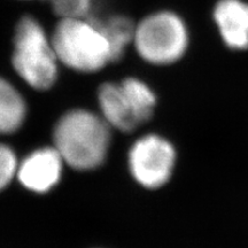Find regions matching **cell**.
Instances as JSON below:
<instances>
[{
    "mask_svg": "<svg viewBox=\"0 0 248 248\" xmlns=\"http://www.w3.org/2000/svg\"><path fill=\"white\" fill-rule=\"evenodd\" d=\"M53 142L67 166L90 171L106 160L110 146V125L104 117L88 109H71L55 124Z\"/></svg>",
    "mask_w": 248,
    "mask_h": 248,
    "instance_id": "cell-1",
    "label": "cell"
},
{
    "mask_svg": "<svg viewBox=\"0 0 248 248\" xmlns=\"http://www.w3.org/2000/svg\"><path fill=\"white\" fill-rule=\"evenodd\" d=\"M51 39L59 62L78 73H95L113 63L106 37L90 17L60 18Z\"/></svg>",
    "mask_w": 248,
    "mask_h": 248,
    "instance_id": "cell-2",
    "label": "cell"
},
{
    "mask_svg": "<svg viewBox=\"0 0 248 248\" xmlns=\"http://www.w3.org/2000/svg\"><path fill=\"white\" fill-rule=\"evenodd\" d=\"M12 64L28 85L46 91L55 84L59 60L51 37L35 17H21L14 31Z\"/></svg>",
    "mask_w": 248,
    "mask_h": 248,
    "instance_id": "cell-3",
    "label": "cell"
},
{
    "mask_svg": "<svg viewBox=\"0 0 248 248\" xmlns=\"http://www.w3.org/2000/svg\"><path fill=\"white\" fill-rule=\"evenodd\" d=\"M101 116L110 128L130 133L154 115L157 98L150 85L136 77L122 82H106L98 90Z\"/></svg>",
    "mask_w": 248,
    "mask_h": 248,
    "instance_id": "cell-4",
    "label": "cell"
},
{
    "mask_svg": "<svg viewBox=\"0 0 248 248\" xmlns=\"http://www.w3.org/2000/svg\"><path fill=\"white\" fill-rule=\"evenodd\" d=\"M132 44L147 63L168 66L184 57L188 47L187 28L175 13L157 12L136 26Z\"/></svg>",
    "mask_w": 248,
    "mask_h": 248,
    "instance_id": "cell-5",
    "label": "cell"
},
{
    "mask_svg": "<svg viewBox=\"0 0 248 248\" xmlns=\"http://www.w3.org/2000/svg\"><path fill=\"white\" fill-rule=\"evenodd\" d=\"M129 170L139 185L159 190L171 179L177 162L172 142L157 133L141 136L129 151Z\"/></svg>",
    "mask_w": 248,
    "mask_h": 248,
    "instance_id": "cell-6",
    "label": "cell"
},
{
    "mask_svg": "<svg viewBox=\"0 0 248 248\" xmlns=\"http://www.w3.org/2000/svg\"><path fill=\"white\" fill-rule=\"evenodd\" d=\"M63 164V159L54 146L38 148L18 163L16 177L28 191L47 193L60 182Z\"/></svg>",
    "mask_w": 248,
    "mask_h": 248,
    "instance_id": "cell-7",
    "label": "cell"
},
{
    "mask_svg": "<svg viewBox=\"0 0 248 248\" xmlns=\"http://www.w3.org/2000/svg\"><path fill=\"white\" fill-rule=\"evenodd\" d=\"M214 20L224 44L234 51L248 49V4L241 0H221Z\"/></svg>",
    "mask_w": 248,
    "mask_h": 248,
    "instance_id": "cell-8",
    "label": "cell"
},
{
    "mask_svg": "<svg viewBox=\"0 0 248 248\" xmlns=\"http://www.w3.org/2000/svg\"><path fill=\"white\" fill-rule=\"evenodd\" d=\"M88 17L94 22L102 35L106 37L108 44L111 49L113 62L120 61L123 58L125 49L132 44L135 37L136 26L132 20L125 15L111 14L106 16H92Z\"/></svg>",
    "mask_w": 248,
    "mask_h": 248,
    "instance_id": "cell-9",
    "label": "cell"
},
{
    "mask_svg": "<svg viewBox=\"0 0 248 248\" xmlns=\"http://www.w3.org/2000/svg\"><path fill=\"white\" fill-rule=\"evenodd\" d=\"M27 116V105L20 92L0 77V135L16 132Z\"/></svg>",
    "mask_w": 248,
    "mask_h": 248,
    "instance_id": "cell-10",
    "label": "cell"
},
{
    "mask_svg": "<svg viewBox=\"0 0 248 248\" xmlns=\"http://www.w3.org/2000/svg\"><path fill=\"white\" fill-rule=\"evenodd\" d=\"M54 14L60 18L88 17L91 14L92 0H46Z\"/></svg>",
    "mask_w": 248,
    "mask_h": 248,
    "instance_id": "cell-11",
    "label": "cell"
},
{
    "mask_svg": "<svg viewBox=\"0 0 248 248\" xmlns=\"http://www.w3.org/2000/svg\"><path fill=\"white\" fill-rule=\"evenodd\" d=\"M18 161L16 154L7 145L0 144V191L5 190L16 176Z\"/></svg>",
    "mask_w": 248,
    "mask_h": 248,
    "instance_id": "cell-12",
    "label": "cell"
}]
</instances>
